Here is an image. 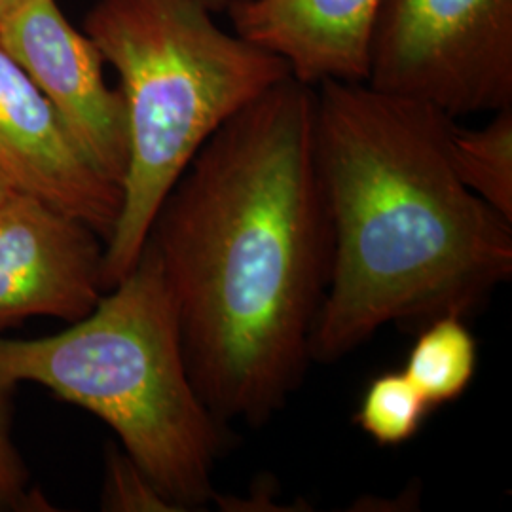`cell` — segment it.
I'll return each instance as SVG.
<instances>
[{
	"label": "cell",
	"mask_w": 512,
	"mask_h": 512,
	"mask_svg": "<svg viewBox=\"0 0 512 512\" xmlns=\"http://www.w3.org/2000/svg\"><path fill=\"white\" fill-rule=\"evenodd\" d=\"M313 116V86L277 82L207 139L148 230L190 376L224 425L264 427L311 363L330 277Z\"/></svg>",
	"instance_id": "obj_1"
},
{
	"label": "cell",
	"mask_w": 512,
	"mask_h": 512,
	"mask_svg": "<svg viewBox=\"0 0 512 512\" xmlns=\"http://www.w3.org/2000/svg\"><path fill=\"white\" fill-rule=\"evenodd\" d=\"M313 88L330 277L311 361L336 363L393 323L484 306L512 277V222L461 183L456 120L366 82Z\"/></svg>",
	"instance_id": "obj_2"
},
{
	"label": "cell",
	"mask_w": 512,
	"mask_h": 512,
	"mask_svg": "<svg viewBox=\"0 0 512 512\" xmlns=\"http://www.w3.org/2000/svg\"><path fill=\"white\" fill-rule=\"evenodd\" d=\"M42 385L107 423L120 448L179 509L215 499L228 446L196 389L177 313L150 247L88 315L40 338H0V385Z\"/></svg>",
	"instance_id": "obj_3"
},
{
	"label": "cell",
	"mask_w": 512,
	"mask_h": 512,
	"mask_svg": "<svg viewBox=\"0 0 512 512\" xmlns=\"http://www.w3.org/2000/svg\"><path fill=\"white\" fill-rule=\"evenodd\" d=\"M213 16L194 0H97L84 19L118 73L128 122L122 205L105 243L107 289L135 266L165 196L207 139L293 76L279 55Z\"/></svg>",
	"instance_id": "obj_4"
},
{
	"label": "cell",
	"mask_w": 512,
	"mask_h": 512,
	"mask_svg": "<svg viewBox=\"0 0 512 512\" xmlns=\"http://www.w3.org/2000/svg\"><path fill=\"white\" fill-rule=\"evenodd\" d=\"M366 84L454 120L512 107V0H380Z\"/></svg>",
	"instance_id": "obj_5"
},
{
	"label": "cell",
	"mask_w": 512,
	"mask_h": 512,
	"mask_svg": "<svg viewBox=\"0 0 512 512\" xmlns=\"http://www.w3.org/2000/svg\"><path fill=\"white\" fill-rule=\"evenodd\" d=\"M0 44L59 114L74 143L112 183L128 165V122L120 90L105 80V59L57 0H25L0 21Z\"/></svg>",
	"instance_id": "obj_6"
},
{
	"label": "cell",
	"mask_w": 512,
	"mask_h": 512,
	"mask_svg": "<svg viewBox=\"0 0 512 512\" xmlns=\"http://www.w3.org/2000/svg\"><path fill=\"white\" fill-rule=\"evenodd\" d=\"M103 262L90 226L14 192L0 203V330L27 317L82 319L107 291Z\"/></svg>",
	"instance_id": "obj_7"
},
{
	"label": "cell",
	"mask_w": 512,
	"mask_h": 512,
	"mask_svg": "<svg viewBox=\"0 0 512 512\" xmlns=\"http://www.w3.org/2000/svg\"><path fill=\"white\" fill-rule=\"evenodd\" d=\"M0 175L109 241L122 190L73 141L44 93L0 44Z\"/></svg>",
	"instance_id": "obj_8"
},
{
	"label": "cell",
	"mask_w": 512,
	"mask_h": 512,
	"mask_svg": "<svg viewBox=\"0 0 512 512\" xmlns=\"http://www.w3.org/2000/svg\"><path fill=\"white\" fill-rule=\"evenodd\" d=\"M380 0H234V31L279 55L293 78L366 82L368 40Z\"/></svg>",
	"instance_id": "obj_9"
},
{
	"label": "cell",
	"mask_w": 512,
	"mask_h": 512,
	"mask_svg": "<svg viewBox=\"0 0 512 512\" xmlns=\"http://www.w3.org/2000/svg\"><path fill=\"white\" fill-rule=\"evenodd\" d=\"M478 368V346L461 315H440L423 323L406 355L403 372L433 408L454 403L471 387Z\"/></svg>",
	"instance_id": "obj_10"
},
{
	"label": "cell",
	"mask_w": 512,
	"mask_h": 512,
	"mask_svg": "<svg viewBox=\"0 0 512 512\" xmlns=\"http://www.w3.org/2000/svg\"><path fill=\"white\" fill-rule=\"evenodd\" d=\"M450 156L461 183L512 222V107L495 110L480 128L456 122Z\"/></svg>",
	"instance_id": "obj_11"
},
{
	"label": "cell",
	"mask_w": 512,
	"mask_h": 512,
	"mask_svg": "<svg viewBox=\"0 0 512 512\" xmlns=\"http://www.w3.org/2000/svg\"><path fill=\"white\" fill-rule=\"evenodd\" d=\"M431 406L403 370L384 372L366 385L355 425L378 446H401L420 433Z\"/></svg>",
	"instance_id": "obj_12"
},
{
	"label": "cell",
	"mask_w": 512,
	"mask_h": 512,
	"mask_svg": "<svg viewBox=\"0 0 512 512\" xmlns=\"http://www.w3.org/2000/svg\"><path fill=\"white\" fill-rule=\"evenodd\" d=\"M101 503L112 512L179 511L120 446H109Z\"/></svg>",
	"instance_id": "obj_13"
},
{
	"label": "cell",
	"mask_w": 512,
	"mask_h": 512,
	"mask_svg": "<svg viewBox=\"0 0 512 512\" xmlns=\"http://www.w3.org/2000/svg\"><path fill=\"white\" fill-rule=\"evenodd\" d=\"M12 391L0 385V511H50L12 439Z\"/></svg>",
	"instance_id": "obj_14"
},
{
	"label": "cell",
	"mask_w": 512,
	"mask_h": 512,
	"mask_svg": "<svg viewBox=\"0 0 512 512\" xmlns=\"http://www.w3.org/2000/svg\"><path fill=\"white\" fill-rule=\"evenodd\" d=\"M258 490H264V494H277V490H275V484H270V482H266V480H262V484H260V488ZM277 497H272V499H264V497H256L255 501H247V503H243V505H260L258 507V511H266L264 509V505H274L275 511H279V507H275V505H279L277 501H274Z\"/></svg>",
	"instance_id": "obj_15"
},
{
	"label": "cell",
	"mask_w": 512,
	"mask_h": 512,
	"mask_svg": "<svg viewBox=\"0 0 512 512\" xmlns=\"http://www.w3.org/2000/svg\"><path fill=\"white\" fill-rule=\"evenodd\" d=\"M198 4H202L203 8H207L209 12L217 14V12H226L228 6L234 2V0H194Z\"/></svg>",
	"instance_id": "obj_16"
},
{
	"label": "cell",
	"mask_w": 512,
	"mask_h": 512,
	"mask_svg": "<svg viewBox=\"0 0 512 512\" xmlns=\"http://www.w3.org/2000/svg\"><path fill=\"white\" fill-rule=\"evenodd\" d=\"M23 2L25 0H0V21L6 16H10L14 10H18Z\"/></svg>",
	"instance_id": "obj_17"
},
{
	"label": "cell",
	"mask_w": 512,
	"mask_h": 512,
	"mask_svg": "<svg viewBox=\"0 0 512 512\" xmlns=\"http://www.w3.org/2000/svg\"><path fill=\"white\" fill-rule=\"evenodd\" d=\"M14 192H16V190L0 175V203L6 202Z\"/></svg>",
	"instance_id": "obj_18"
}]
</instances>
